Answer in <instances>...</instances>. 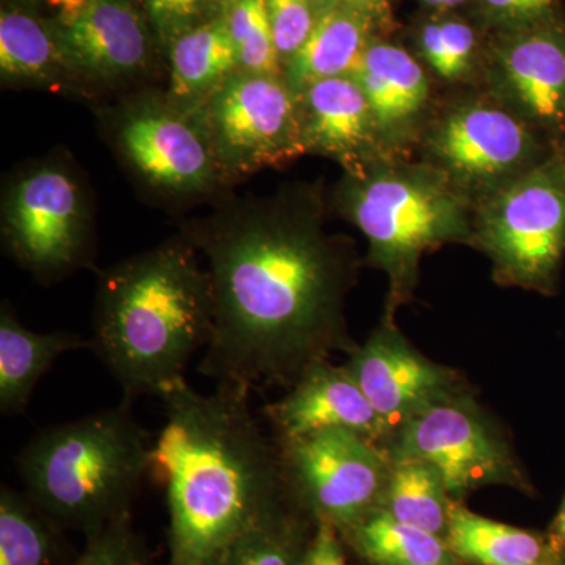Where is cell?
Here are the masks:
<instances>
[{"label": "cell", "mask_w": 565, "mask_h": 565, "mask_svg": "<svg viewBox=\"0 0 565 565\" xmlns=\"http://www.w3.org/2000/svg\"><path fill=\"white\" fill-rule=\"evenodd\" d=\"M321 184L282 185L266 196L222 199L181 225L206 259L214 329L199 373L255 388L294 384L337 349L351 351L344 302L355 253L326 230Z\"/></svg>", "instance_id": "cell-1"}, {"label": "cell", "mask_w": 565, "mask_h": 565, "mask_svg": "<svg viewBox=\"0 0 565 565\" xmlns=\"http://www.w3.org/2000/svg\"><path fill=\"white\" fill-rule=\"evenodd\" d=\"M250 392L217 384L203 394L184 377L159 396L166 424L148 476L169 504L167 565H217L245 531L291 500L278 446L252 414Z\"/></svg>", "instance_id": "cell-2"}, {"label": "cell", "mask_w": 565, "mask_h": 565, "mask_svg": "<svg viewBox=\"0 0 565 565\" xmlns=\"http://www.w3.org/2000/svg\"><path fill=\"white\" fill-rule=\"evenodd\" d=\"M200 256L180 234L99 270L90 349L122 399L161 396L210 344L214 300Z\"/></svg>", "instance_id": "cell-3"}, {"label": "cell", "mask_w": 565, "mask_h": 565, "mask_svg": "<svg viewBox=\"0 0 565 565\" xmlns=\"http://www.w3.org/2000/svg\"><path fill=\"white\" fill-rule=\"evenodd\" d=\"M329 204L363 233L367 263L388 277V313L411 299L427 252L473 245L475 200L423 159L382 156L343 170Z\"/></svg>", "instance_id": "cell-4"}, {"label": "cell", "mask_w": 565, "mask_h": 565, "mask_svg": "<svg viewBox=\"0 0 565 565\" xmlns=\"http://www.w3.org/2000/svg\"><path fill=\"white\" fill-rule=\"evenodd\" d=\"M132 403L55 424L33 435L17 457L28 497L61 526L98 530L129 509L150 475L148 433Z\"/></svg>", "instance_id": "cell-5"}, {"label": "cell", "mask_w": 565, "mask_h": 565, "mask_svg": "<svg viewBox=\"0 0 565 565\" xmlns=\"http://www.w3.org/2000/svg\"><path fill=\"white\" fill-rule=\"evenodd\" d=\"M107 141L137 184L167 203L221 199L222 180L202 110L169 93L137 90L104 110Z\"/></svg>", "instance_id": "cell-6"}, {"label": "cell", "mask_w": 565, "mask_h": 565, "mask_svg": "<svg viewBox=\"0 0 565 565\" xmlns=\"http://www.w3.org/2000/svg\"><path fill=\"white\" fill-rule=\"evenodd\" d=\"M0 232L7 255L43 285L92 266L93 204L74 163L55 156L14 173L3 191Z\"/></svg>", "instance_id": "cell-7"}, {"label": "cell", "mask_w": 565, "mask_h": 565, "mask_svg": "<svg viewBox=\"0 0 565 565\" xmlns=\"http://www.w3.org/2000/svg\"><path fill=\"white\" fill-rule=\"evenodd\" d=\"M473 245L501 285L552 288L565 253V152L476 200Z\"/></svg>", "instance_id": "cell-8"}, {"label": "cell", "mask_w": 565, "mask_h": 565, "mask_svg": "<svg viewBox=\"0 0 565 565\" xmlns=\"http://www.w3.org/2000/svg\"><path fill=\"white\" fill-rule=\"evenodd\" d=\"M418 148L475 202L559 152L486 92L434 110Z\"/></svg>", "instance_id": "cell-9"}, {"label": "cell", "mask_w": 565, "mask_h": 565, "mask_svg": "<svg viewBox=\"0 0 565 565\" xmlns=\"http://www.w3.org/2000/svg\"><path fill=\"white\" fill-rule=\"evenodd\" d=\"M203 117L226 188L305 154L299 103L282 76L237 71Z\"/></svg>", "instance_id": "cell-10"}, {"label": "cell", "mask_w": 565, "mask_h": 565, "mask_svg": "<svg viewBox=\"0 0 565 565\" xmlns=\"http://www.w3.org/2000/svg\"><path fill=\"white\" fill-rule=\"evenodd\" d=\"M277 444L289 498L316 522L345 533L381 503L392 470L388 448L343 429Z\"/></svg>", "instance_id": "cell-11"}, {"label": "cell", "mask_w": 565, "mask_h": 565, "mask_svg": "<svg viewBox=\"0 0 565 565\" xmlns=\"http://www.w3.org/2000/svg\"><path fill=\"white\" fill-rule=\"evenodd\" d=\"M36 9L76 88L121 90L151 76L161 47L140 0H43Z\"/></svg>", "instance_id": "cell-12"}, {"label": "cell", "mask_w": 565, "mask_h": 565, "mask_svg": "<svg viewBox=\"0 0 565 565\" xmlns=\"http://www.w3.org/2000/svg\"><path fill=\"white\" fill-rule=\"evenodd\" d=\"M484 92L565 152V21L544 20L497 32L484 66Z\"/></svg>", "instance_id": "cell-13"}, {"label": "cell", "mask_w": 565, "mask_h": 565, "mask_svg": "<svg viewBox=\"0 0 565 565\" xmlns=\"http://www.w3.org/2000/svg\"><path fill=\"white\" fill-rule=\"evenodd\" d=\"M394 457H416L433 465L452 498L479 487L514 484V460L503 438L460 394L424 411L394 435Z\"/></svg>", "instance_id": "cell-14"}, {"label": "cell", "mask_w": 565, "mask_h": 565, "mask_svg": "<svg viewBox=\"0 0 565 565\" xmlns=\"http://www.w3.org/2000/svg\"><path fill=\"white\" fill-rule=\"evenodd\" d=\"M344 366L381 416L390 441L415 416L459 394L452 371L416 351L392 315L366 343L353 349Z\"/></svg>", "instance_id": "cell-15"}, {"label": "cell", "mask_w": 565, "mask_h": 565, "mask_svg": "<svg viewBox=\"0 0 565 565\" xmlns=\"http://www.w3.org/2000/svg\"><path fill=\"white\" fill-rule=\"evenodd\" d=\"M373 110L379 141L386 156H407L435 107L429 73L411 52L374 40L352 74Z\"/></svg>", "instance_id": "cell-16"}, {"label": "cell", "mask_w": 565, "mask_h": 565, "mask_svg": "<svg viewBox=\"0 0 565 565\" xmlns=\"http://www.w3.org/2000/svg\"><path fill=\"white\" fill-rule=\"evenodd\" d=\"M277 441L296 440L322 430H351L375 444H390L381 416L345 366L322 360L311 364L292 384L291 392L267 405Z\"/></svg>", "instance_id": "cell-17"}, {"label": "cell", "mask_w": 565, "mask_h": 565, "mask_svg": "<svg viewBox=\"0 0 565 565\" xmlns=\"http://www.w3.org/2000/svg\"><path fill=\"white\" fill-rule=\"evenodd\" d=\"M297 103L305 154L326 156L343 170L386 156L366 95L352 76L315 82Z\"/></svg>", "instance_id": "cell-18"}, {"label": "cell", "mask_w": 565, "mask_h": 565, "mask_svg": "<svg viewBox=\"0 0 565 565\" xmlns=\"http://www.w3.org/2000/svg\"><path fill=\"white\" fill-rule=\"evenodd\" d=\"M0 77L7 87L74 90L73 76L57 36L39 9L24 3L2 6Z\"/></svg>", "instance_id": "cell-19"}, {"label": "cell", "mask_w": 565, "mask_h": 565, "mask_svg": "<svg viewBox=\"0 0 565 565\" xmlns=\"http://www.w3.org/2000/svg\"><path fill=\"white\" fill-rule=\"evenodd\" d=\"M377 25L343 3L319 11L303 46L282 66V77L294 95L308 85L332 77L352 76Z\"/></svg>", "instance_id": "cell-20"}, {"label": "cell", "mask_w": 565, "mask_h": 565, "mask_svg": "<svg viewBox=\"0 0 565 565\" xmlns=\"http://www.w3.org/2000/svg\"><path fill=\"white\" fill-rule=\"evenodd\" d=\"M170 62L169 93L185 110H202L225 82L239 71L226 17L214 18L174 41Z\"/></svg>", "instance_id": "cell-21"}, {"label": "cell", "mask_w": 565, "mask_h": 565, "mask_svg": "<svg viewBox=\"0 0 565 565\" xmlns=\"http://www.w3.org/2000/svg\"><path fill=\"white\" fill-rule=\"evenodd\" d=\"M90 349V340L70 332L39 333L18 319L10 305L0 311V412L24 414L33 390L63 353Z\"/></svg>", "instance_id": "cell-22"}, {"label": "cell", "mask_w": 565, "mask_h": 565, "mask_svg": "<svg viewBox=\"0 0 565 565\" xmlns=\"http://www.w3.org/2000/svg\"><path fill=\"white\" fill-rule=\"evenodd\" d=\"M446 544L471 565H553L557 550L520 527L493 522L452 503Z\"/></svg>", "instance_id": "cell-23"}, {"label": "cell", "mask_w": 565, "mask_h": 565, "mask_svg": "<svg viewBox=\"0 0 565 565\" xmlns=\"http://www.w3.org/2000/svg\"><path fill=\"white\" fill-rule=\"evenodd\" d=\"M452 497L433 465L416 457L392 456V470L377 508L405 525L445 539Z\"/></svg>", "instance_id": "cell-24"}, {"label": "cell", "mask_w": 565, "mask_h": 565, "mask_svg": "<svg viewBox=\"0 0 565 565\" xmlns=\"http://www.w3.org/2000/svg\"><path fill=\"white\" fill-rule=\"evenodd\" d=\"M344 535L371 565H459L445 539L397 522L379 508Z\"/></svg>", "instance_id": "cell-25"}, {"label": "cell", "mask_w": 565, "mask_h": 565, "mask_svg": "<svg viewBox=\"0 0 565 565\" xmlns=\"http://www.w3.org/2000/svg\"><path fill=\"white\" fill-rule=\"evenodd\" d=\"M55 520L25 492H0V565H57L62 544Z\"/></svg>", "instance_id": "cell-26"}, {"label": "cell", "mask_w": 565, "mask_h": 565, "mask_svg": "<svg viewBox=\"0 0 565 565\" xmlns=\"http://www.w3.org/2000/svg\"><path fill=\"white\" fill-rule=\"evenodd\" d=\"M310 539L286 504L245 531L217 565H299Z\"/></svg>", "instance_id": "cell-27"}, {"label": "cell", "mask_w": 565, "mask_h": 565, "mask_svg": "<svg viewBox=\"0 0 565 565\" xmlns=\"http://www.w3.org/2000/svg\"><path fill=\"white\" fill-rule=\"evenodd\" d=\"M418 50L424 65L448 84L470 79L478 65V35L455 18L426 22L418 33Z\"/></svg>", "instance_id": "cell-28"}, {"label": "cell", "mask_w": 565, "mask_h": 565, "mask_svg": "<svg viewBox=\"0 0 565 565\" xmlns=\"http://www.w3.org/2000/svg\"><path fill=\"white\" fill-rule=\"evenodd\" d=\"M226 20L236 46L239 70L282 76L267 0H236Z\"/></svg>", "instance_id": "cell-29"}, {"label": "cell", "mask_w": 565, "mask_h": 565, "mask_svg": "<svg viewBox=\"0 0 565 565\" xmlns=\"http://www.w3.org/2000/svg\"><path fill=\"white\" fill-rule=\"evenodd\" d=\"M70 565H148L131 514L88 533L84 552Z\"/></svg>", "instance_id": "cell-30"}, {"label": "cell", "mask_w": 565, "mask_h": 565, "mask_svg": "<svg viewBox=\"0 0 565 565\" xmlns=\"http://www.w3.org/2000/svg\"><path fill=\"white\" fill-rule=\"evenodd\" d=\"M163 55L174 41L210 21L204 0H140Z\"/></svg>", "instance_id": "cell-31"}, {"label": "cell", "mask_w": 565, "mask_h": 565, "mask_svg": "<svg viewBox=\"0 0 565 565\" xmlns=\"http://www.w3.org/2000/svg\"><path fill=\"white\" fill-rule=\"evenodd\" d=\"M275 46L281 65L303 46L318 18V11L310 0H267Z\"/></svg>", "instance_id": "cell-32"}, {"label": "cell", "mask_w": 565, "mask_h": 565, "mask_svg": "<svg viewBox=\"0 0 565 565\" xmlns=\"http://www.w3.org/2000/svg\"><path fill=\"white\" fill-rule=\"evenodd\" d=\"M556 0H479V14L494 32L512 31L556 13Z\"/></svg>", "instance_id": "cell-33"}, {"label": "cell", "mask_w": 565, "mask_h": 565, "mask_svg": "<svg viewBox=\"0 0 565 565\" xmlns=\"http://www.w3.org/2000/svg\"><path fill=\"white\" fill-rule=\"evenodd\" d=\"M316 523L313 537L308 542L299 565H348L337 527L326 522Z\"/></svg>", "instance_id": "cell-34"}, {"label": "cell", "mask_w": 565, "mask_h": 565, "mask_svg": "<svg viewBox=\"0 0 565 565\" xmlns=\"http://www.w3.org/2000/svg\"><path fill=\"white\" fill-rule=\"evenodd\" d=\"M340 3L370 18L377 29H386L392 25V0H340Z\"/></svg>", "instance_id": "cell-35"}, {"label": "cell", "mask_w": 565, "mask_h": 565, "mask_svg": "<svg viewBox=\"0 0 565 565\" xmlns=\"http://www.w3.org/2000/svg\"><path fill=\"white\" fill-rule=\"evenodd\" d=\"M234 2H236V0H204V3H206L207 17H210V20L226 17V14L230 13V10L233 9Z\"/></svg>", "instance_id": "cell-36"}, {"label": "cell", "mask_w": 565, "mask_h": 565, "mask_svg": "<svg viewBox=\"0 0 565 565\" xmlns=\"http://www.w3.org/2000/svg\"><path fill=\"white\" fill-rule=\"evenodd\" d=\"M563 544H565V501L556 519L555 541H553V545L556 546L557 552H559V546Z\"/></svg>", "instance_id": "cell-37"}, {"label": "cell", "mask_w": 565, "mask_h": 565, "mask_svg": "<svg viewBox=\"0 0 565 565\" xmlns=\"http://www.w3.org/2000/svg\"><path fill=\"white\" fill-rule=\"evenodd\" d=\"M310 3L319 13V11L327 10L330 9V7L337 6V3H340V0H310Z\"/></svg>", "instance_id": "cell-38"}, {"label": "cell", "mask_w": 565, "mask_h": 565, "mask_svg": "<svg viewBox=\"0 0 565 565\" xmlns=\"http://www.w3.org/2000/svg\"><path fill=\"white\" fill-rule=\"evenodd\" d=\"M423 2L433 9L446 10V0H423Z\"/></svg>", "instance_id": "cell-39"}, {"label": "cell", "mask_w": 565, "mask_h": 565, "mask_svg": "<svg viewBox=\"0 0 565 565\" xmlns=\"http://www.w3.org/2000/svg\"><path fill=\"white\" fill-rule=\"evenodd\" d=\"M11 2L24 3V6L39 7L43 0H11Z\"/></svg>", "instance_id": "cell-40"}, {"label": "cell", "mask_w": 565, "mask_h": 565, "mask_svg": "<svg viewBox=\"0 0 565 565\" xmlns=\"http://www.w3.org/2000/svg\"><path fill=\"white\" fill-rule=\"evenodd\" d=\"M463 2H467V0H448L446 9H455L457 6H462Z\"/></svg>", "instance_id": "cell-41"}]
</instances>
